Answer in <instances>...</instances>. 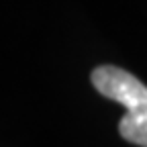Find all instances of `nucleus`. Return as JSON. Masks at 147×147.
<instances>
[{
	"mask_svg": "<svg viewBox=\"0 0 147 147\" xmlns=\"http://www.w3.org/2000/svg\"><path fill=\"white\" fill-rule=\"evenodd\" d=\"M90 82L104 98L127 108L119 121V133L125 141L147 147V86L131 71L117 65H98L92 69Z\"/></svg>",
	"mask_w": 147,
	"mask_h": 147,
	"instance_id": "f257e3e1",
	"label": "nucleus"
}]
</instances>
